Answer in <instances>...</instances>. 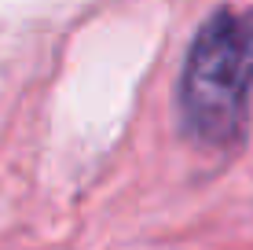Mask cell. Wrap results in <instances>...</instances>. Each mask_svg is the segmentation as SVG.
Listing matches in <instances>:
<instances>
[{
    "mask_svg": "<svg viewBox=\"0 0 253 250\" xmlns=\"http://www.w3.org/2000/svg\"><path fill=\"white\" fill-rule=\"evenodd\" d=\"M180 125L202 148H231L253 110V7H216L195 33L180 77Z\"/></svg>",
    "mask_w": 253,
    "mask_h": 250,
    "instance_id": "obj_1",
    "label": "cell"
}]
</instances>
